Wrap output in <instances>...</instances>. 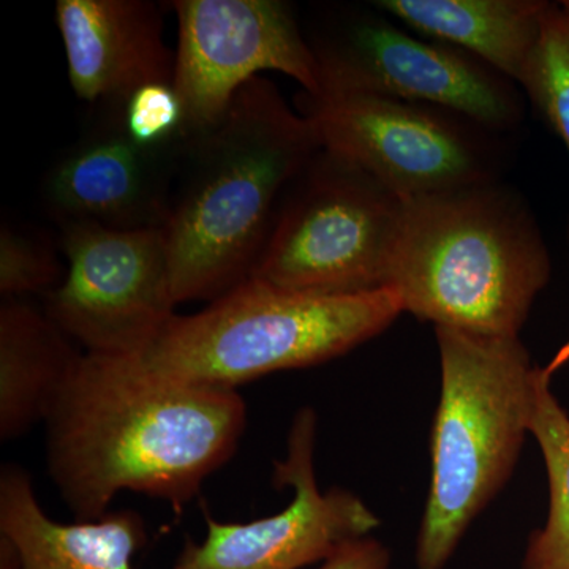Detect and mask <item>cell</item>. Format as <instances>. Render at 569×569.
Returning a JSON list of instances; mask_svg holds the SVG:
<instances>
[{
  "label": "cell",
  "mask_w": 569,
  "mask_h": 569,
  "mask_svg": "<svg viewBox=\"0 0 569 569\" xmlns=\"http://www.w3.org/2000/svg\"><path fill=\"white\" fill-rule=\"evenodd\" d=\"M425 39L459 48L519 86L550 3L541 0H377Z\"/></svg>",
  "instance_id": "9a60e30c"
},
{
  "label": "cell",
  "mask_w": 569,
  "mask_h": 569,
  "mask_svg": "<svg viewBox=\"0 0 569 569\" xmlns=\"http://www.w3.org/2000/svg\"><path fill=\"white\" fill-rule=\"evenodd\" d=\"M391 552L383 542L370 537L351 539L321 561L317 569H389Z\"/></svg>",
  "instance_id": "44dd1931"
},
{
  "label": "cell",
  "mask_w": 569,
  "mask_h": 569,
  "mask_svg": "<svg viewBox=\"0 0 569 569\" xmlns=\"http://www.w3.org/2000/svg\"><path fill=\"white\" fill-rule=\"evenodd\" d=\"M62 252L69 271L44 312L84 353H140L178 316L164 228L63 223Z\"/></svg>",
  "instance_id": "9c48e42d"
},
{
  "label": "cell",
  "mask_w": 569,
  "mask_h": 569,
  "mask_svg": "<svg viewBox=\"0 0 569 569\" xmlns=\"http://www.w3.org/2000/svg\"><path fill=\"white\" fill-rule=\"evenodd\" d=\"M550 274L548 246L526 201L490 181L406 201L387 288L418 320L519 337Z\"/></svg>",
  "instance_id": "3957f363"
},
{
  "label": "cell",
  "mask_w": 569,
  "mask_h": 569,
  "mask_svg": "<svg viewBox=\"0 0 569 569\" xmlns=\"http://www.w3.org/2000/svg\"><path fill=\"white\" fill-rule=\"evenodd\" d=\"M309 43L320 93L370 92L430 104L492 133L515 129L522 118L518 84L459 48L402 31L385 13H337Z\"/></svg>",
  "instance_id": "ba28073f"
},
{
  "label": "cell",
  "mask_w": 569,
  "mask_h": 569,
  "mask_svg": "<svg viewBox=\"0 0 569 569\" xmlns=\"http://www.w3.org/2000/svg\"><path fill=\"white\" fill-rule=\"evenodd\" d=\"M403 307L396 291L316 295L249 279L193 316H176L140 353L148 372L238 389L280 370L323 365L387 331Z\"/></svg>",
  "instance_id": "5b68a950"
},
{
  "label": "cell",
  "mask_w": 569,
  "mask_h": 569,
  "mask_svg": "<svg viewBox=\"0 0 569 569\" xmlns=\"http://www.w3.org/2000/svg\"><path fill=\"white\" fill-rule=\"evenodd\" d=\"M316 443V411L302 408L288 436L287 456L272 473L277 489L293 490L291 503L246 523L219 522L206 512L204 541L187 539L174 569H301L378 529L380 519L353 492L318 488Z\"/></svg>",
  "instance_id": "8fae6325"
},
{
  "label": "cell",
  "mask_w": 569,
  "mask_h": 569,
  "mask_svg": "<svg viewBox=\"0 0 569 569\" xmlns=\"http://www.w3.org/2000/svg\"><path fill=\"white\" fill-rule=\"evenodd\" d=\"M178 18L173 88L183 140L219 126L234 97L260 71H279L321 91L320 67L293 7L283 0H174Z\"/></svg>",
  "instance_id": "30bf717a"
},
{
  "label": "cell",
  "mask_w": 569,
  "mask_h": 569,
  "mask_svg": "<svg viewBox=\"0 0 569 569\" xmlns=\"http://www.w3.org/2000/svg\"><path fill=\"white\" fill-rule=\"evenodd\" d=\"M127 132L141 144L153 148L187 144L183 112L173 84L144 86L122 107Z\"/></svg>",
  "instance_id": "ffe728a7"
},
{
  "label": "cell",
  "mask_w": 569,
  "mask_h": 569,
  "mask_svg": "<svg viewBox=\"0 0 569 569\" xmlns=\"http://www.w3.org/2000/svg\"><path fill=\"white\" fill-rule=\"evenodd\" d=\"M320 151L313 123L261 77L187 142L164 227L176 305L216 301L250 279L277 200Z\"/></svg>",
  "instance_id": "7a4b0ae2"
},
{
  "label": "cell",
  "mask_w": 569,
  "mask_h": 569,
  "mask_svg": "<svg viewBox=\"0 0 569 569\" xmlns=\"http://www.w3.org/2000/svg\"><path fill=\"white\" fill-rule=\"evenodd\" d=\"M70 337L20 298L0 307V440L11 441L47 422L80 365Z\"/></svg>",
  "instance_id": "2e32d148"
},
{
  "label": "cell",
  "mask_w": 569,
  "mask_h": 569,
  "mask_svg": "<svg viewBox=\"0 0 569 569\" xmlns=\"http://www.w3.org/2000/svg\"><path fill=\"white\" fill-rule=\"evenodd\" d=\"M569 362V340L535 378L530 436L545 458L549 479V515L535 531L522 569H569V415L552 392L553 373Z\"/></svg>",
  "instance_id": "e0dca14e"
},
{
  "label": "cell",
  "mask_w": 569,
  "mask_h": 569,
  "mask_svg": "<svg viewBox=\"0 0 569 569\" xmlns=\"http://www.w3.org/2000/svg\"><path fill=\"white\" fill-rule=\"evenodd\" d=\"M0 569H17L13 550L9 542L0 538Z\"/></svg>",
  "instance_id": "7402d4cb"
},
{
  "label": "cell",
  "mask_w": 569,
  "mask_h": 569,
  "mask_svg": "<svg viewBox=\"0 0 569 569\" xmlns=\"http://www.w3.org/2000/svg\"><path fill=\"white\" fill-rule=\"evenodd\" d=\"M520 88L569 152V13L550 3Z\"/></svg>",
  "instance_id": "ac0fdd59"
},
{
  "label": "cell",
  "mask_w": 569,
  "mask_h": 569,
  "mask_svg": "<svg viewBox=\"0 0 569 569\" xmlns=\"http://www.w3.org/2000/svg\"><path fill=\"white\" fill-rule=\"evenodd\" d=\"M246 426L238 389L156 376L127 356L84 353L47 419L48 467L82 522L103 518L123 490L179 511L233 458Z\"/></svg>",
  "instance_id": "6da1fadb"
},
{
  "label": "cell",
  "mask_w": 569,
  "mask_h": 569,
  "mask_svg": "<svg viewBox=\"0 0 569 569\" xmlns=\"http://www.w3.org/2000/svg\"><path fill=\"white\" fill-rule=\"evenodd\" d=\"M56 24L71 89L92 107L122 110L144 86L173 84L162 7L149 0H59Z\"/></svg>",
  "instance_id": "4fadbf2b"
},
{
  "label": "cell",
  "mask_w": 569,
  "mask_h": 569,
  "mask_svg": "<svg viewBox=\"0 0 569 569\" xmlns=\"http://www.w3.org/2000/svg\"><path fill=\"white\" fill-rule=\"evenodd\" d=\"M0 535L9 542L17 569H133L144 546V522L137 512L61 523L48 518L22 468L0 473Z\"/></svg>",
  "instance_id": "5bb4252c"
},
{
  "label": "cell",
  "mask_w": 569,
  "mask_h": 569,
  "mask_svg": "<svg viewBox=\"0 0 569 569\" xmlns=\"http://www.w3.org/2000/svg\"><path fill=\"white\" fill-rule=\"evenodd\" d=\"M441 392L430 441L418 569H443L507 485L530 436L537 369L519 337L436 326Z\"/></svg>",
  "instance_id": "277c9868"
},
{
  "label": "cell",
  "mask_w": 569,
  "mask_h": 569,
  "mask_svg": "<svg viewBox=\"0 0 569 569\" xmlns=\"http://www.w3.org/2000/svg\"><path fill=\"white\" fill-rule=\"evenodd\" d=\"M186 146L141 144L127 132L122 110L102 108L99 122L67 149L44 179V204L61 224L164 228Z\"/></svg>",
  "instance_id": "7c38bea8"
},
{
  "label": "cell",
  "mask_w": 569,
  "mask_h": 569,
  "mask_svg": "<svg viewBox=\"0 0 569 569\" xmlns=\"http://www.w3.org/2000/svg\"><path fill=\"white\" fill-rule=\"evenodd\" d=\"M62 274L54 247L43 236L26 233L9 223L0 230V293L3 299L50 293Z\"/></svg>",
  "instance_id": "d6986e66"
},
{
  "label": "cell",
  "mask_w": 569,
  "mask_h": 569,
  "mask_svg": "<svg viewBox=\"0 0 569 569\" xmlns=\"http://www.w3.org/2000/svg\"><path fill=\"white\" fill-rule=\"evenodd\" d=\"M321 149L403 201L498 181L492 132L456 112L370 92L302 93Z\"/></svg>",
  "instance_id": "52a82bcc"
},
{
  "label": "cell",
  "mask_w": 569,
  "mask_h": 569,
  "mask_svg": "<svg viewBox=\"0 0 569 569\" xmlns=\"http://www.w3.org/2000/svg\"><path fill=\"white\" fill-rule=\"evenodd\" d=\"M295 183L250 279L298 293L385 290L406 201L325 149Z\"/></svg>",
  "instance_id": "8992f818"
},
{
  "label": "cell",
  "mask_w": 569,
  "mask_h": 569,
  "mask_svg": "<svg viewBox=\"0 0 569 569\" xmlns=\"http://www.w3.org/2000/svg\"><path fill=\"white\" fill-rule=\"evenodd\" d=\"M561 6H563L565 10H567L569 13V0H567V2H561Z\"/></svg>",
  "instance_id": "603a6c76"
}]
</instances>
